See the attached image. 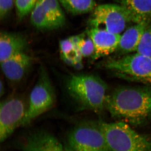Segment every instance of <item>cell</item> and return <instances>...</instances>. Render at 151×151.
<instances>
[{"instance_id": "obj_14", "label": "cell", "mask_w": 151, "mask_h": 151, "mask_svg": "<svg viewBox=\"0 0 151 151\" xmlns=\"http://www.w3.org/2000/svg\"><path fill=\"white\" fill-rule=\"evenodd\" d=\"M151 22H145L134 24L127 29L121 36L117 50L125 53L136 52L144 31Z\"/></svg>"}, {"instance_id": "obj_16", "label": "cell", "mask_w": 151, "mask_h": 151, "mask_svg": "<svg viewBox=\"0 0 151 151\" xmlns=\"http://www.w3.org/2000/svg\"><path fill=\"white\" fill-rule=\"evenodd\" d=\"M65 10L73 15L93 12L96 6L95 0H59Z\"/></svg>"}, {"instance_id": "obj_18", "label": "cell", "mask_w": 151, "mask_h": 151, "mask_svg": "<svg viewBox=\"0 0 151 151\" xmlns=\"http://www.w3.org/2000/svg\"><path fill=\"white\" fill-rule=\"evenodd\" d=\"M38 0H15L17 13L22 19L31 12Z\"/></svg>"}, {"instance_id": "obj_19", "label": "cell", "mask_w": 151, "mask_h": 151, "mask_svg": "<svg viewBox=\"0 0 151 151\" xmlns=\"http://www.w3.org/2000/svg\"><path fill=\"white\" fill-rule=\"evenodd\" d=\"M78 46L79 51L84 57H88L93 55L94 52V43L91 38L87 34L86 37L85 34H81L78 41Z\"/></svg>"}, {"instance_id": "obj_8", "label": "cell", "mask_w": 151, "mask_h": 151, "mask_svg": "<svg viewBox=\"0 0 151 151\" xmlns=\"http://www.w3.org/2000/svg\"><path fill=\"white\" fill-rule=\"evenodd\" d=\"M59 0H38L31 12L32 24L37 29H58L65 24L66 18Z\"/></svg>"}, {"instance_id": "obj_6", "label": "cell", "mask_w": 151, "mask_h": 151, "mask_svg": "<svg viewBox=\"0 0 151 151\" xmlns=\"http://www.w3.org/2000/svg\"><path fill=\"white\" fill-rule=\"evenodd\" d=\"M55 94L47 71L40 68L37 83L30 94L22 126L29 125L39 116L51 109L55 102Z\"/></svg>"}, {"instance_id": "obj_20", "label": "cell", "mask_w": 151, "mask_h": 151, "mask_svg": "<svg viewBox=\"0 0 151 151\" xmlns=\"http://www.w3.org/2000/svg\"><path fill=\"white\" fill-rule=\"evenodd\" d=\"M15 0H0V18L4 19L12 10Z\"/></svg>"}, {"instance_id": "obj_15", "label": "cell", "mask_w": 151, "mask_h": 151, "mask_svg": "<svg viewBox=\"0 0 151 151\" xmlns=\"http://www.w3.org/2000/svg\"><path fill=\"white\" fill-rule=\"evenodd\" d=\"M131 14L134 23L151 22V0H116Z\"/></svg>"}, {"instance_id": "obj_11", "label": "cell", "mask_w": 151, "mask_h": 151, "mask_svg": "<svg viewBox=\"0 0 151 151\" xmlns=\"http://www.w3.org/2000/svg\"><path fill=\"white\" fill-rule=\"evenodd\" d=\"M87 34L94 45L93 60L109 55L118 49L121 35L95 27H91Z\"/></svg>"}, {"instance_id": "obj_5", "label": "cell", "mask_w": 151, "mask_h": 151, "mask_svg": "<svg viewBox=\"0 0 151 151\" xmlns=\"http://www.w3.org/2000/svg\"><path fill=\"white\" fill-rule=\"evenodd\" d=\"M107 70L116 76L131 81L151 84V58L138 52L107 60Z\"/></svg>"}, {"instance_id": "obj_21", "label": "cell", "mask_w": 151, "mask_h": 151, "mask_svg": "<svg viewBox=\"0 0 151 151\" xmlns=\"http://www.w3.org/2000/svg\"><path fill=\"white\" fill-rule=\"evenodd\" d=\"M1 86H0V95L1 97H2L3 95H4V84H3L2 81H1Z\"/></svg>"}, {"instance_id": "obj_10", "label": "cell", "mask_w": 151, "mask_h": 151, "mask_svg": "<svg viewBox=\"0 0 151 151\" xmlns=\"http://www.w3.org/2000/svg\"><path fill=\"white\" fill-rule=\"evenodd\" d=\"M21 151H71L65 143L46 131L30 133L16 143Z\"/></svg>"}, {"instance_id": "obj_7", "label": "cell", "mask_w": 151, "mask_h": 151, "mask_svg": "<svg viewBox=\"0 0 151 151\" xmlns=\"http://www.w3.org/2000/svg\"><path fill=\"white\" fill-rule=\"evenodd\" d=\"M92 12L89 20L91 28H98L121 35L129 24L134 23L129 13L119 4L100 5Z\"/></svg>"}, {"instance_id": "obj_13", "label": "cell", "mask_w": 151, "mask_h": 151, "mask_svg": "<svg viewBox=\"0 0 151 151\" xmlns=\"http://www.w3.org/2000/svg\"><path fill=\"white\" fill-rule=\"evenodd\" d=\"M27 42L23 36L17 34L3 32L0 35V62L24 52Z\"/></svg>"}, {"instance_id": "obj_17", "label": "cell", "mask_w": 151, "mask_h": 151, "mask_svg": "<svg viewBox=\"0 0 151 151\" xmlns=\"http://www.w3.org/2000/svg\"><path fill=\"white\" fill-rule=\"evenodd\" d=\"M136 52L151 58V22L144 31Z\"/></svg>"}, {"instance_id": "obj_4", "label": "cell", "mask_w": 151, "mask_h": 151, "mask_svg": "<svg viewBox=\"0 0 151 151\" xmlns=\"http://www.w3.org/2000/svg\"><path fill=\"white\" fill-rule=\"evenodd\" d=\"M65 143L71 151H113L105 138L101 122L78 123L68 132Z\"/></svg>"}, {"instance_id": "obj_3", "label": "cell", "mask_w": 151, "mask_h": 151, "mask_svg": "<svg viewBox=\"0 0 151 151\" xmlns=\"http://www.w3.org/2000/svg\"><path fill=\"white\" fill-rule=\"evenodd\" d=\"M102 126L108 145L113 151H151V136L135 131L123 122Z\"/></svg>"}, {"instance_id": "obj_1", "label": "cell", "mask_w": 151, "mask_h": 151, "mask_svg": "<svg viewBox=\"0 0 151 151\" xmlns=\"http://www.w3.org/2000/svg\"><path fill=\"white\" fill-rule=\"evenodd\" d=\"M105 107L111 116L134 126L151 117V87L124 86L107 95Z\"/></svg>"}, {"instance_id": "obj_12", "label": "cell", "mask_w": 151, "mask_h": 151, "mask_svg": "<svg viewBox=\"0 0 151 151\" xmlns=\"http://www.w3.org/2000/svg\"><path fill=\"white\" fill-rule=\"evenodd\" d=\"M32 65L31 58L24 52L1 62V68L4 75L8 80L14 82H19L23 79Z\"/></svg>"}, {"instance_id": "obj_2", "label": "cell", "mask_w": 151, "mask_h": 151, "mask_svg": "<svg viewBox=\"0 0 151 151\" xmlns=\"http://www.w3.org/2000/svg\"><path fill=\"white\" fill-rule=\"evenodd\" d=\"M68 93L81 110L100 113L105 107L107 86L101 78L91 74H70L66 78Z\"/></svg>"}, {"instance_id": "obj_9", "label": "cell", "mask_w": 151, "mask_h": 151, "mask_svg": "<svg viewBox=\"0 0 151 151\" xmlns=\"http://www.w3.org/2000/svg\"><path fill=\"white\" fill-rule=\"evenodd\" d=\"M22 98L12 96L0 105V142H4L18 127L22 126L27 109Z\"/></svg>"}]
</instances>
